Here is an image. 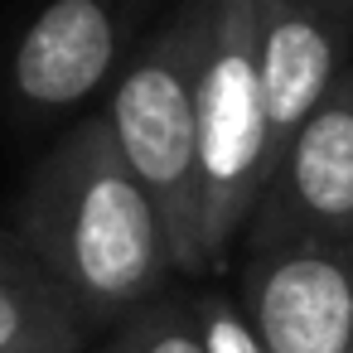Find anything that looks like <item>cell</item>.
Instances as JSON below:
<instances>
[{
    "mask_svg": "<svg viewBox=\"0 0 353 353\" xmlns=\"http://www.w3.org/2000/svg\"><path fill=\"white\" fill-rule=\"evenodd\" d=\"M6 228L63 285L97 339L179 276L170 228L131 174L102 112L78 117L54 150L34 160L6 208Z\"/></svg>",
    "mask_w": 353,
    "mask_h": 353,
    "instance_id": "1",
    "label": "cell"
},
{
    "mask_svg": "<svg viewBox=\"0 0 353 353\" xmlns=\"http://www.w3.org/2000/svg\"><path fill=\"white\" fill-rule=\"evenodd\" d=\"M213 0H174L145 30L102 107L131 174L155 199L179 276H203L199 261V73Z\"/></svg>",
    "mask_w": 353,
    "mask_h": 353,
    "instance_id": "2",
    "label": "cell"
},
{
    "mask_svg": "<svg viewBox=\"0 0 353 353\" xmlns=\"http://www.w3.org/2000/svg\"><path fill=\"white\" fill-rule=\"evenodd\" d=\"M266 165V102L256 63V0H213L199 73V261L228 271L261 189Z\"/></svg>",
    "mask_w": 353,
    "mask_h": 353,
    "instance_id": "3",
    "label": "cell"
},
{
    "mask_svg": "<svg viewBox=\"0 0 353 353\" xmlns=\"http://www.w3.org/2000/svg\"><path fill=\"white\" fill-rule=\"evenodd\" d=\"M155 0H44L6 59V97L20 121L78 112L145 39Z\"/></svg>",
    "mask_w": 353,
    "mask_h": 353,
    "instance_id": "4",
    "label": "cell"
},
{
    "mask_svg": "<svg viewBox=\"0 0 353 353\" xmlns=\"http://www.w3.org/2000/svg\"><path fill=\"white\" fill-rule=\"evenodd\" d=\"M237 305L266 353H353V242L242 252Z\"/></svg>",
    "mask_w": 353,
    "mask_h": 353,
    "instance_id": "5",
    "label": "cell"
},
{
    "mask_svg": "<svg viewBox=\"0 0 353 353\" xmlns=\"http://www.w3.org/2000/svg\"><path fill=\"white\" fill-rule=\"evenodd\" d=\"M271 242H353V68L300 126L261 189L242 252Z\"/></svg>",
    "mask_w": 353,
    "mask_h": 353,
    "instance_id": "6",
    "label": "cell"
},
{
    "mask_svg": "<svg viewBox=\"0 0 353 353\" xmlns=\"http://www.w3.org/2000/svg\"><path fill=\"white\" fill-rule=\"evenodd\" d=\"M256 63L266 102V165L353 68V0H256Z\"/></svg>",
    "mask_w": 353,
    "mask_h": 353,
    "instance_id": "7",
    "label": "cell"
},
{
    "mask_svg": "<svg viewBox=\"0 0 353 353\" xmlns=\"http://www.w3.org/2000/svg\"><path fill=\"white\" fill-rule=\"evenodd\" d=\"M102 343L63 285L0 223V353H88Z\"/></svg>",
    "mask_w": 353,
    "mask_h": 353,
    "instance_id": "8",
    "label": "cell"
},
{
    "mask_svg": "<svg viewBox=\"0 0 353 353\" xmlns=\"http://www.w3.org/2000/svg\"><path fill=\"white\" fill-rule=\"evenodd\" d=\"M97 353H208L194 324L189 290H160L150 305H141L126 324H117Z\"/></svg>",
    "mask_w": 353,
    "mask_h": 353,
    "instance_id": "9",
    "label": "cell"
},
{
    "mask_svg": "<svg viewBox=\"0 0 353 353\" xmlns=\"http://www.w3.org/2000/svg\"><path fill=\"white\" fill-rule=\"evenodd\" d=\"M189 305H194V324H199V339L208 353H266L256 329L247 324L242 305L223 290H189Z\"/></svg>",
    "mask_w": 353,
    "mask_h": 353,
    "instance_id": "10",
    "label": "cell"
}]
</instances>
